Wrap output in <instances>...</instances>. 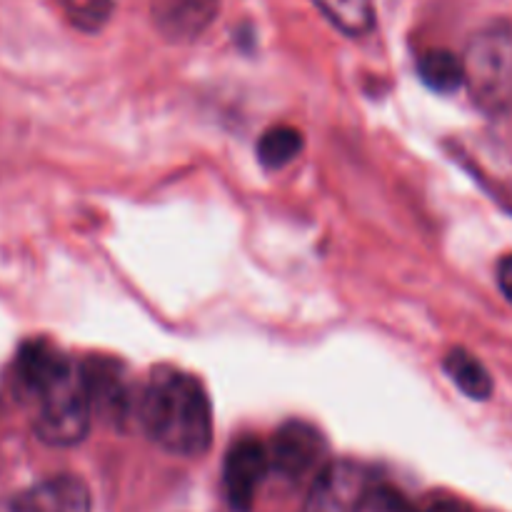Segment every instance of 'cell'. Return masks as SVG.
I'll list each match as a JSON object with an SVG mask.
<instances>
[{
    "mask_svg": "<svg viewBox=\"0 0 512 512\" xmlns=\"http://www.w3.org/2000/svg\"><path fill=\"white\" fill-rule=\"evenodd\" d=\"M138 425L168 453L203 455L213 443V408L203 383L178 368H155L140 390Z\"/></svg>",
    "mask_w": 512,
    "mask_h": 512,
    "instance_id": "1",
    "label": "cell"
},
{
    "mask_svg": "<svg viewBox=\"0 0 512 512\" xmlns=\"http://www.w3.org/2000/svg\"><path fill=\"white\" fill-rule=\"evenodd\" d=\"M465 88L483 113L512 110V23H490L470 38L463 55Z\"/></svg>",
    "mask_w": 512,
    "mask_h": 512,
    "instance_id": "2",
    "label": "cell"
},
{
    "mask_svg": "<svg viewBox=\"0 0 512 512\" xmlns=\"http://www.w3.org/2000/svg\"><path fill=\"white\" fill-rule=\"evenodd\" d=\"M38 400L35 433L53 448H70L85 440L93 420V403L85 390L80 365L65 370L60 378L33 395Z\"/></svg>",
    "mask_w": 512,
    "mask_h": 512,
    "instance_id": "3",
    "label": "cell"
},
{
    "mask_svg": "<svg viewBox=\"0 0 512 512\" xmlns=\"http://www.w3.org/2000/svg\"><path fill=\"white\" fill-rule=\"evenodd\" d=\"M85 390L93 403V413L103 415L110 423L125 425L130 420L138 423L140 390L128 383V373L118 360L110 358H90L80 363Z\"/></svg>",
    "mask_w": 512,
    "mask_h": 512,
    "instance_id": "4",
    "label": "cell"
},
{
    "mask_svg": "<svg viewBox=\"0 0 512 512\" xmlns=\"http://www.w3.org/2000/svg\"><path fill=\"white\" fill-rule=\"evenodd\" d=\"M370 498V473L353 460L323 465L300 512H363Z\"/></svg>",
    "mask_w": 512,
    "mask_h": 512,
    "instance_id": "5",
    "label": "cell"
},
{
    "mask_svg": "<svg viewBox=\"0 0 512 512\" xmlns=\"http://www.w3.org/2000/svg\"><path fill=\"white\" fill-rule=\"evenodd\" d=\"M270 470V453L258 438H240L230 445L223 465V488L233 512L253 510L255 495Z\"/></svg>",
    "mask_w": 512,
    "mask_h": 512,
    "instance_id": "6",
    "label": "cell"
},
{
    "mask_svg": "<svg viewBox=\"0 0 512 512\" xmlns=\"http://www.w3.org/2000/svg\"><path fill=\"white\" fill-rule=\"evenodd\" d=\"M270 468L278 470L283 478L300 480L320 465L325 455V438L315 425L303 420H290L280 425L268 448Z\"/></svg>",
    "mask_w": 512,
    "mask_h": 512,
    "instance_id": "7",
    "label": "cell"
},
{
    "mask_svg": "<svg viewBox=\"0 0 512 512\" xmlns=\"http://www.w3.org/2000/svg\"><path fill=\"white\" fill-rule=\"evenodd\" d=\"M220 0H153L150 18L168 43L185 45L198 40L213 25Z\"/></svg>",
    "mask_w": 512,
    "mask_h": 512,
    "instance_id": "8",
    "label": "cell"
},
{
    "mask_svg": "<svg viewBox=\"0 0 512 512\" xmlns=\"http://www.w3.org/2000/svg\"><path fill=\"white\" fill-rule=\"evenodd\" d=\"M3 512H90V493L75 475H53L13 495Z\"/></svg>",
    "mask_w": 512,
    "mask_h": 512,
    "instance_id": "9",
    "label": "cell"
},
{
    "mask_svg": "<svg viewBox=\"0 0 512 512\" xmlns=\"http://www.w3.org/2000/svg\"><path fill=\"white\" fill-rule=\"evenodd\" d=\"M73 360L65 353H60L53 343L48 340H30L20 348L18 360H15V373H18L20 385L25 393L35 395L43 390L45 385L53 383L55 378L73 368Z\"/></svg>",
    "mask_w": 512,
    "mask_h": 512,
    "instance_id": "10",
    "label": "cell"
},
{
    "mask_svg": "<svg viewBox=\"0 0 512 512\" xmlns=\"http://www.w3.org/2000/svg\"><path fill=\"white\" fill-rule=\"evenodd\" d=\"M443 368L448 378L460 388V393L470 400H488L493 395V378L488 368L475 358L470 350L453 348L443 360Z\"/></svg>",
    "mask_w": 512,
    "mask_h": 512,
    "instance_id": "11",
    "label": "cell"
},
{
    "mask_svg": "<svg viewBox=\"0 0 512 512\" xmlns=\"http://www.w3.org/2000/svg\"><path fill=\"white\" fill-rule=\"evenodd\" d=\"M418 73L420 80L435 93L450 95L465 88L463 55H455L450 50H428L420 55Z\"/></svg>",
    "mask_w": 512,
    "mask_h": 512,
    "instance_id": "12",
    "label": "cell"
},
{
    "mask_svg": "<svg viewBox=\"0 0 512 512\" xmlns=\"http://www.w3.org/2000/svg\"><path fill=\"white\" fill-rule=\"evenodd\" d=\"M320 13L350 38H363L375 28L373 0H313Z\"/></svg>",
    "mask_w": 512,
    "mask_h": 512,
    "instance_id": "13",
    "label": "cell"
},
{
    "mask_svg": "<svg viewBox=\"0 0 512 512\" xmlns=\"http://www.w3.org/2000/svg\"><path fill=\"white\" fill-rule=\"evenodd\" d=\"M305 148V138L293 125H273L263 133L258 143V158L265 168L278 170L300 158Z\"/></svg>",
    "mask_w": 512,
    "mask_h": 512,
    "instance_id": "14",
    "label": "cell"
},
{
    "mask_svg": "<svg viewBox=\"0 0 512 512\" xmlns=\"http://www.w3.org/2000/svg\"><path fill=\"white\" fill-rule=\"evenodd\" d=\"M70 25L83 33H98L113 18L115 0H58Z\"/></svg>",
    "mask_w": 512,
    "mask_h": 512,
    "instance_id": "15",
    "label": "cell"
},
{
    "mask_svg": "<svg viewBox=\"0 0 512 512\" xmlns=\"http://www.w3.org/2000/svg\"><path fill=\"white\" fill-rule=\"evenodd\" d=\"M420 512H473V510L455 498H435L430 500V503Z\"/></svg>",
    "mask_w": 512,
    "mask_h": 512,
    "instance_id": "16",
    "label": "cell"
},
{
    "mask_svg": "<svg viewBox=\"0 0 512 512\" xmlns=\"http://www.w3.org/2000/svg\"><path fill=\"white\" fill-rule=\"evenodd\" d=\"M498 285L503 290L505 298L512 303V253L505 255L498 265Z\"/></svg>",
    "mask_w": 512,
    "mask_h": 512,
    "instance_id": "17",
    "label": "cell"
}]
</instances>
